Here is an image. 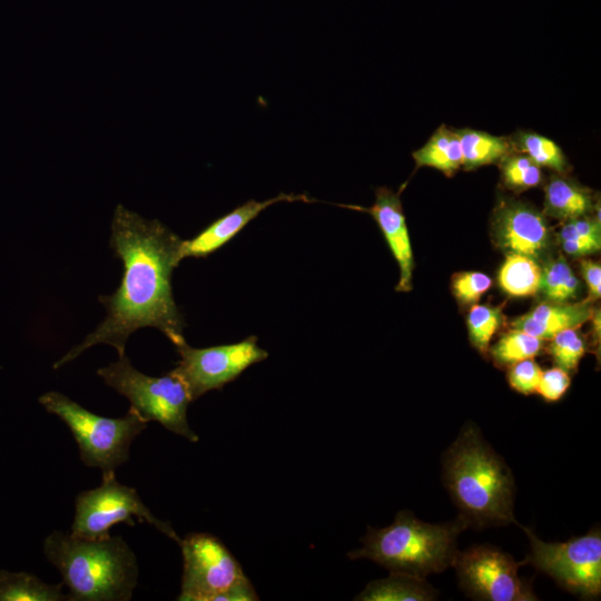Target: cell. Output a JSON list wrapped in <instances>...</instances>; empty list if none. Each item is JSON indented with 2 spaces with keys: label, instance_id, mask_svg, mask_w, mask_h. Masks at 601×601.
Returning a JSON list of instances; mask_svg holds the SVG:
<instances>
[{
  "label": "cell",
  "instance_id": "1",
  "mask_svg": "<svg viewBox=\"0 0 601 601\" xmlns=\"http://www.w3.org/2000/svg\"><path fill=\"white\" fill-rule=\"evenodd\" d=\"M183 239L157 219H146L118 205L111 220L110 248L124 267L119 287L99 300L107 309L106 318L79 344L53 364V368L78 357L98 344L125 354L126 342L139 328L160 329L175 346L185 341V321L175 303L173 270L181 262Z\"/></svg>",
  "mask_w": 601,
  "mask_h": 601
},
{
  "label": "cell",
  "instance_id": "2",
  "mask_svg": "<svg viewBox=\"0 0 601 601\" xmlns=\"http://www.w3.org/2000/svg\"><path fill=\"white\" fill-rule=\"evenodd\" d=\"M443 482L469 526L516 523L513 474L480 428L469 423L443 454Z\"/></svg>",
  "mask_w": 601,
  "mask_h": 601
},
{
  "label": "cell",
  "instance_id": "3",
  "mask_svg": "<svg viewBox=\"0 0 601 601\" xmlns=\"http://www.w3.org/2000/svg\"><path fill=\"white\" fill-rule=\"evenodd\" d=\"M43 552L71 601H128L138 584L137 558L119 535L93 540L53 531Z\"/></svg>",
  "mask_w": 601,
  "mask_h": 601
},
{
  "label": "cell",
  "instance_id": "4",
  "mask_svg": "<svg viewBox=\"0 0 601 601\" xmlns=\"http://www.w3.org/2000/svg\"><path fill=\"white\" fill-rule=\"evenodd\" d=\"M469 524L461 516L446 523H427L407 510L392 524L368 526L363 545L347 553L351 560L368 559L390 572L426 579L453 565L459 552L457 536Z\"/></svg>",
  "mask_w": 601,
  "mask_h": 601
},
{
  "label": "cell",
  "instance_id": "5",
  "mask_svg": "<svg viewBox=\"0 0 601 601\" xmlns=\"http://www.w3.org/2000/svg\"><path fill=\"white\" fill-rule=\"evenodd\" d=\"M39 403L66 423L79 446L82 463L100 469L102 479L115 475L117 467L129 460L132 441L148 424L131 407L122 417H105L55 391L42 394Z\"/></svg>",
  "mask_w": 601,
  "mask_h": 601
},
{
  "label": "cell",
  "instance_id": "6",
  "mask_svg": "<svg viewBox=\"0 0 601 601\" xmlns=\"http://www.w3.org/2000/svg\"><path fill=\"white\" fill-rule=\"evenodd\" d=\"M97 374L124 395L145 421H156L190 442L198 441L187 421V408L193 402L188 386L174 370L162 376H149L136 370L124 354Z\"/></svg>",
  "mask_w": 601,
  "mask_h": 601
},
{
  "label": "cell",
  "instance_id": "7",
  "mask_svg": "<svg viewBox=\"0 0 601 601\" xmlns=\"http://www.w3.org/2000/svg\"><path fill=\"white\" fill-rule=\"evenodd\" d=\"M530 540L529 563L553 579L558 585L585 599L601 593V533L594 528L565 542H544L523 528Z\"/></svg>",
  "mask_w": 601,
  "mask_h": 601
},
{
  "label": "cell",
  "instance_id": "8",
  "mask_svg": "<svg viewBox=\"0 0 601 601\" xmlns=\"http://www.w3.org/2000/svg\"><path fill=\"white\" fill-rule=\"evenodd\" d=\"M134 518L149 523L180 543L181 539L171 524L155 516L137 491L119 483L116 475L102 479L98 487L82 491L77 495L71 534L85 539H106L110 536L111 526L121 522L134 525Z\"/></svg>",
  "mask_w": 601,
  "mask_h": 601
},
{
  "label": "cell",
  "instance_id": "9",
  "mask_svg": "<svg viewBox=\"0 0 601 601\" xmlns=\"http://www.w3.org/2000/svg\"><path fill=\"white\" fill-rule=\"evenodd\" d=\"M522 562L491 545L459 551L453 562L460 587L473 599L486 601L538 600L532 587L519 575Z\"/></svg>",
  "mask_w": 601,
  "mask_h": 601
},
{
  "label": "cell",
  "instance_id": "10",
  "mask_svg": "<svg viewBox=\"0 0 601 601\" xmlns=\"http://www.w3.org/2000/svg\"><path fill=\"white\" fill-rule=\"evenodd\" d=\"M184 571L180 601H217L246 575L239 562L216 536L190 533L179 543Z\"/></svg>",
  "mask_w": 601,
  "mask_h": 601
},
{
  "label": "cell",
  "instance_id": "11",
  "mask_svg": "<svg viewBox=\"0 0 601 601\" xmlns=\"http://www.w3.org/2000/svg\"><path fill=\"white\" fill-rule=\"evenodd\" d=\"M176 348L180 359L174 371L187 384L193 401L209 391L221 388L250 365L268 356L257 345L254 335L234 344L195 348L184 342Z\"/></svg>",
  "mask_w": 601,
  "mask_h": 601
},
{
  "label": "cell",
  "instance_id": "12",
  "mask_svg": "<svg viewBox=\"0 0 601 601\" xmlns=\"http://www.w3.org/2000/svg\"><path fill=\"white\" fill-rule=\"evenodd\" d=\"M493 235L501 249L540 259L548 250L550 234L545 217L533 206L502 201L494 211Z\"/></svg>",
  "mask_w": 601,
  "mask_h": 601
},
{
  "label": "cell",
  "instance_id": "13",
  "mask_svg": "<svg viewBox=\"0 0 601 601\" xmlns=\"http://www.w3.org/2000/svg\"><path fill=\"white\" fill-rule=\"evenodd\" d=\"M282 201H315L305 194H278L277 196L257 201L250 199L236 207L228 214L215 219L195 237L183 240L179 257L205 258L231 240L242 229L255 219L267 207Z\"/></svg>",
  "mask_w": 601,
  "mask_h": 601
},
{
  "label": "cell",
  "instance_id": "14",
  "mask_svg": "<svg viewBox=\"0 0 601 601\" xmlns=\"http://www.w3.org/2000/svg\"><path fill=\"white\" fill-rule=\"evenodd\" d=\"M339 206L367 213L374 218L400 267L396 290L410 292L414 265L413 253L400 195L390 188L380 187L375 191V201L371 207Z\"/></svg>",
  "mask_w": 601,
  "mask_h": 601
},
{
  "label": "cell",
  "instance_id": "15",
  "mask_svg": "<svg viewBox=\"0 0 601 601\" xmlns=\"http://www.w3.org/2000/svg\"><path fill=\"white\" fill-rule=\"evenodd\" d=\"M593 311L582 303H541L529 313L515 318L512 327L526 332L540 339H552L564 329H575L592 318Z\"/></svg>",
  "mask_w": 601,
  "mask_h": 601
},
{
  "label": "cell",
  "instance_id": "16",
  "mask_svg": "<svg viewBox=\"0 0 601 601\" xmlns=\"http://www.w3.org/2000/svg\"><path fill=\"white\" fill-rule=\"evenodd\" d=\"M436 598L437 592L425 579L391 572L385 579L371 581L355 600L431 601Z\"/></svg>",
  "mask_w": 601,
  "mask_h": 601
},
{
  "label": "cell",
  "instance_id": "17",
  "mask_svg": "<svg viewBox=\"0 0 601 601\" xmlns=\"http://www.w3.org/2000/svg\"><path fill=\"white\" fill-rule=\"evenodd\" d=\"M590 193L575 183L563 177H553L545 186L544 213L560 220H570L592 210Z\"/></svg>",
  "mask_w": 601,
  "mask_h": 601
},
{
  "label": "cell",
  "instance_id": "18",
  "mask_svg": "<svg viewBox=\"0 0 601 601\" xmlns=\"http://www.w3.org/2000/svg\"><path fill=\"white\" fill-rule=\"evenodd\" d=\"M416 167H432L451 175L463 162L460 138L456 130L440 126L430 139L412 154Z\"/></svg>",
  "mask_w": 601,
  "mask_h": 601
},
{
  "label": "cell",
  "instance_id": "19",
  "mask_svg": "<svg viewBox=\"0 0 601 601\" xmlns=\"http://www.w3.org/2000/svg\"><path fill=\"white\" fill-rule=\"evenodd\" d=\"M456 131L462 150V166L466 169L494 164L511 152L513 147L512 140L508 137L494 136L470 128Z\"/></svg>",
  "mask_w": 601,
  "mask_h": 601
},
{
  "label": "cell",
  "instance_id": "20",
  "mask_svg": "<svg viewBox=\"0 0 601 601\" xmlns=\"http://www.w3.org/2000/svg\"><path fill=\"white\" fill-rule=\"evenodd\" d=\"M62 583L48 584L27 572L0 570V601H63Z\"/></svg>",
  "mask_w": 601,
  "mask_h": 601
},
{
  "label": "cell",
  "instance_id": "21",
  "mask_svg": "<svg viewBox=\"0 0 601 601\" xmlns=\"http://www.w3.org/2000/svg\"><path fill=\"white\" fill-rule=\"evenodd\" d=\"M542 268L538 262L518 254H508L499 270V285L511 296H529L539 292Z\"/></svg>",
  "mask_w": 601,
  "mask_h": 601
},
{
  "label": "cell",
  "instance_id": "22",
  "mask_svg": "<svg viewBox=\"0 0 601 601\" xmlns=\"http://www.w3.org/2000/svg\"><path fill=\"white\" fill-rule=\"evenodd\" d=\"M580 283L566 260L559 256L541 272L539 290L549 302L564 303L575 298Z\"/></svg>",
  "mask_w": 601,
  "mask_h": 601
},
{
  "label": "cell",
  "instance_id": "23",
  "mask_svg": "<svg viewBox=\"0 0 601 601\" xmlns=\"http://www.w3.org/2000/svg\"><path fill=\"white\" fill-rule=\"evenodd\" d=\"M542 348V339L513 328L505 333L489 352L499 365H513L523 359L533 358Z\"/></svg>",
  "mask_w": 601,
  "mask_h": 601
},
{
  "label": "cell",
  "instance_id": "24",
  "mask_svg": "<svg viewBox=\"0 0 601 601\" xmlns=\"http://www.w3.org/2000/svg\"><path fill=\"white\" fill-rule=\"evenodd\" d=\"M511 140L539 167H546L558 173L565 170V156L552 139L536 132L521 131Z\"/></svg>",
  "mask_w": 601,
  "mask_h": 601
},
{
  "label": "cell",
  "instance_id": "25",
  "mask_svg": "<svg viewBox=\"0 0 601 601\" xmlns=\"http://www.w3.org/2000/svg\"><path fill=\"white\" fill-rule=\"evenodd\" d=\"M503 322L500 307L474 305L467 315L469 336L472 345L482 354L490 348V341Z\"/></svg>",
  "mask_w": 601,
  "mask_h": 601
},
{
  "label": "cell",
  "instance_id": "26",
  "mask_svg": "<svg viewBox=\"0 0 601 601\" xmlns=\"http://www.w3.org/2000/svg\"><path fill=\"white\" fill-rule=\"evenodd\" d=\"M500 162L503 181L512 189L536 187L542 180L540 167L522 152H509Z\"/></svg>",
  "mask_w": 601,
  "mask_h": 601
},
{
  "label": "cell",
  "instance_id": "27",
  "mask_svg": "<svg viewBox=\"0 0 601 601\" xmlns=\"http://www.w3.org/2000/svg\"><path fill=\"white\" fill-rule=\"evenodd\" d=\"M548 347L549 354L558 367L574 371L585 353L583 339L575 329H564L558 333Z\"/></svg>",
  "mask_w": 601,
  "mask_h": 601
},
{
  "label": "cell",
  "instance_id": "28",
  "mask_svg": "<svg viewBox=\"0 0 601 601\" xmlns=\"http://www.w3.org/2000/svg\"><path fill=\"white\" fill-rule=\"evenodd\" d=\"M491 285L492 279L481 272L460 273L452 280L455 296L465 304L477 302Z\"/></svg>",
  "mask_w": 601,
  "mask_h": 601
},
{
  "label": "cell",
  "instance_id": "29",
  "mask_svg": "<svg viewBox=\"0 0 601 601\" xmlns=\"http://www.w3.org/2000/svg\"><path fill=\"white\" fill-rule=\"evenodd\" d=\"M541 374L539 364L528 358L511 365L508 381L514 391L529 395L536 392Z\"/></svg>",
  "mask_w": 601,
  "mask_h": 601
},
{
  "label": "cell",
  "instance_id": "30",
  "mask_svg": "<svg viewBox=\"0 0 601 601\" xmlns=\"http://www.w3.org/2000/svg\"><path fill=\"white\" fill-rule=\"evenodd\" d=\"M562 249L571 256H585L601 247V237H591L575 231L566 221L558 234Z\"/></svg>",
  "mask_w": 601,
  "mask_h": 601
},
{
  "label": "cell",
  "instance_id": "31",
  "mask_svg": "<svg viewBox=\"0 0 601 601\" xmlns=\"http://www.w3.org/2000/svg\"><path fill=\"white\" fill-rule=\"evenodd\" d=\"M571 385L569 373L560 367L542 371L536 392L546 402L559 401Z\"/></svg>",
  "mask_w": 601,
  "mask_h": 601
},
{
  "label": "cell",
  "instance_id": "32",
  "mask_svg": "<svg viewBox=\"0 0 601 601\" xmlns=\"http://www.w3.org/2000/svg\"><path fill=\"white\" fill-rule=\"evenodd\" d=\"M581 273L589 286L590 296L599 298L601 295V266L591 259L581 260Z\"/></svg>",
  "mask_w": 601,
  "mask_h": 601
}]
</instances>
